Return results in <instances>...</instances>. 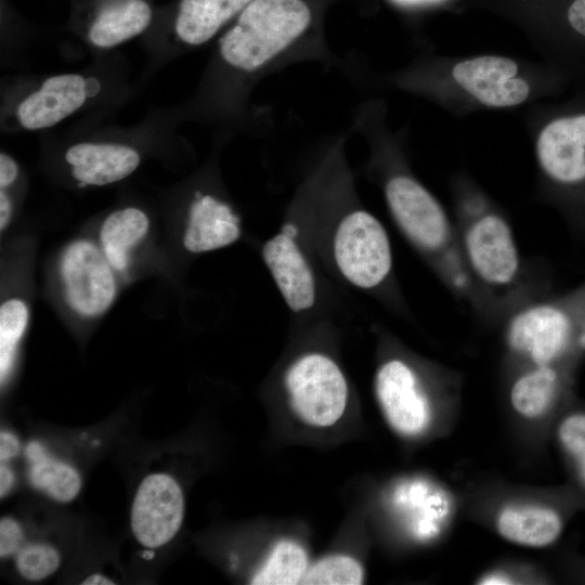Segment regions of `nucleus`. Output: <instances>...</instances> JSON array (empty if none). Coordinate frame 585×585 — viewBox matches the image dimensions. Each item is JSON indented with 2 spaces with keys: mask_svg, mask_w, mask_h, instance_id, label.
I'll return each instance as SVG.
<instances>
[{
  "mask_svg": "<svg viewBox=\"0 0 585 585\" xmlns=\"http://www.w3.org/2000/svg\"><path fill=\"white\" fill-rule=\"evenodd\" d=\"M340 65L307 0H252L222 31L216 51V103L246 108L257 84L291 65Z\"/></svg>",
  "mask_w": 585,
  "mask_h": 585,
  "instance_id": "1",
  "label": "nucleus"
},
{
  "mask_svg": "<svg viewBox=\"0 0 585 585\" xmlns=\"http://www.w3.org/2000/svg\"><path fill=\"white\" fill-rule=\"evenodd\" d=\"M506 338L512 351L534 365H557L585 351V283L563 297L517 312Z\"/></svg>",
  "mask_w": 585,
  "mask_h": 585,
  "instance_id": "2",
  "label": "nucleus"
},
{
  "mask_svg": "<svg viewBox=\"0 0 585 585\" xmlns=\"http://www.w3.org/2000/svg\"><path fill=\"white\" fill-rule=\"evenodd\" d=\"M294 412L307 424L328 427L342 416L348 387L338 365L323 354L297 360L285 378Z\"/></svg>",
  "mask_w": 585,
  "mask_h": 585,
  "instance_id": "3",
  "label": "nucleus"
},
{
  "mask_svg": "<svg viewBox=\"0 0 585 585\" xmlns=\"http://www.w3.org/2000/svg\"><path fill=\"white\" fill-rule=\"evenodd\" d=\"M334 251L340 272L361 288L379 285L392 266L387 232L380 221L365 210H354L341 220Z\"/></svg>",
  "mask_w": 585,
  "mask_h": 585,
  "instance_id": "4",
  "label": "nucleus"
},
{
  "mask_svg": "<svg viewBox=\"0 0 585 585\" xmlns=\"http://www.w3.org/2000/svg\"><path fill=\"white\" fill-rule=\"evenodd\" d=\"M115 272L101 247L87 239L72 242L60 260V274L69 308L84 317L104 313L117 294Z\"/></svg>",
  "mask_w": 585,
  "mask_h": 585,
  "instance_id": "5",
  "label": "nucleus"
},
{
  "mask_svg": "<svg viewBox=\"0 0 585 585\" xmlns=\"http://www.w3.org/2000/svg\"><path fill=\"white\" fill-rule=\"evenodd\" d=\"M389 209L401 230L416 245L439 251L450 245L448 219L432 194L406 174L391 177L385 185Z\"/></svg>",
  "mask_w": 585,
  "mask_h": 585,
  "instance_id": "6",
  "label": "nucleus"
},
{
  "mask_svg": "<svg viewBox=\"0 0 585 585\" xmlns=\"http://www.w3.org/2000/svg\"><path fill=\"white\" fill-rule=\"evenodd\" d=\"M463 246L470 270L482 283L502 287L518 276V247L500 216L487 213L473 220L464 232Z\"/></svg>",
  "mask_w": 585,
  "mask_h": 585,
  "instance_id": "7",
  "label": "nucleus"
},
{
  "mask_svg": "<svg viewBox=\"0 0 585 585\" xmlns=\"http://www.w3.org/2000/svg\"><path fill=\"white\" fill-rule=\"evenodd\" d=\"M183 512V494L177 481L165 473L150 474L142 481L133 500V534L143 546H162L179 531Z\"/></svg>",
  "mask_w": 585,
  "mask_h": 585,
  "instance_id": "8",
  "label": "nucleus"
},
{
  "mask_svg": "<svg viewBox=\"0 0 585 585\" xmlns=\"http://www.w3.org/2000/svg\"><path fill=\"white\" fill-rule=\"evenodd\" d=\"M376 395L388 424L406 437L424 432L431 420L430 402L414 370L400 360L380 366Z\"/></svg>",
  "mask_w": 585,
  "mask_h": 585,
  "instance_id": "9",
  "label": "nucleus"
},
{
  "mask_svg": "<svg viewBox=\"0 0 585 585\" xmlns=\"http://www.w3.org/2000/svg\"><path fill=\"white\" fill-rule=\"evenodd\" d=\"M74 15L88 40L101 49L143 34L155 18L151 0H74Z\"/></svg>",
  "mask_w": 585,
  "mask_h": 585,
  "instance_id": "10",
  "label": "nucleus"
},
{
  "mask_svg": "<svg viewBox=\"0 0 585 585\" xmlns=\"http://www.w3.org/2000/svg\"><path fill=\"white\" fill-rule=\"evenodd\" d=\"M98 87V81L78 74L52 76L18 104V123L26 130L53 127L78 110Z\"/></svg>",
  "mask_w": 585,
  "mask_h": 585,
  "instance_id": "11",
  "label": "nucleus"
},
{
  "mask_svg": "<svg viewBox=\"0 0 585 585\" xmlns=\"http://www.w3.org/2000/svg\"><path fill=\"white\" fill-rule=\"evenodd\" d=\"M518 65L503 56H479L456 64L452 70L455 81L487 106L506 107L522 103L530 88L516 77Z\"/></svg>",
  "mask_w": 585,
  "mask_h": 585,
  "instance_id": "12",
  "label": "nucleus"
},
{
  "mask_svg": "<svg viewBox=\"0 0 585 585\" xmlns=\"http://www.w3.org/2000/svg\"><path fill=\"white\" fill-rule=\"evenodd\" d=\"M536 148L540 165L551 180L570 187L585 185V115L548 123Z\"/></svg>",
  "mask_w": 585,
  "mask_h": 585,
  "instance_id": "13",
  "label": "nucleus"
},
{
  "mask_svg": "<svg viewBox=\"0 0 585 585\" xmlns=\"http://www.w3.org/2000/svg\"><path fill=\"white\" fill-rule=\"evenodd\" d=\"M252 0H178L166 24L185 47L206 44L226 28Z\"/></svg>",
  "mask_w": 585,
  "mask_h": 585,
  "instance_id": "14",
  "label": "nucleus"
},
{
  "mask_svg": "<svg viewBox=\"0 0 585 585\" xmlns=\"http://www.w3.org/2000/svg\"><path fill=\"white\" fill-rule=\"evenodd\" d=\"M240 235L239 220L221 198L197 192L192 199L183 234V245L199 253L229 246Z\"/></svg>",
  "mask_w": 585,
  "mask_h": 585,
  "instance_id": "15",
  "label": "nucleus"
},
{
  "mask_svg": "<svg viewBox=\"0 0 585 585\" xmlns=\"http://www.w3.org/2000/svg\"><path fill=\"white\" fill-rule=\"evenodd\" d=\"M65 160L78 182L103 186L133 173L141 156L135 148L126 144L81 142L68 147Z\"/></svg>",
  "mask_w": 585,
  "mask_h": 585,
  "instance_id": "16",
  "label": "nucleus"
},
{
  "mask_svg": "<svg viewBox=\"0 0 585 585\" xmlns=\"http://www.w3.org/2000/svg\"><path fill=\"white\" fill-rule=\"evenodd\" d=\"M263 258L288 307L296 312L311 308L314 278L294 237L282 232L271 238L263 247Z\"/></svg>",
  "mask_w": 585,
  "mask_h": 585,
  "instance_id": "17",
  "label": "nucleus"
},
{
  "mask_svg": "<svg viewBox=\"0 0 585 585\" xmlns=\"http://www.w3.org/2000/svg\"><path fill=\"white\" fill-rule=\"evenodd\" d=\"M496 525L504 538L528 547L548 546L562 531V521L556 510L535 505L505 507L497 517Z\"/></svg>",
  "mask_w": 585,
  "mask_h": 585,
  "instance_id": "18",
  "label": "nucleus"
},
{
  "mask_svg": "<svg viewBox=\"0 0 585 585\" xmlns=\"http://www.w3.org/2000/svg\"><path fill=\"white\" fill-rule=\"evenodd\" d=\"M150 219L136 207H125L109 213L103 221L100 247L116 272H123L132 249L147 235Z\"/></svg>",
  "mask_w": 585,
  "mask_h": 585,
  "instance_id": "19",
  "label": "nucleus"
},
{
  "mask_svg": "<svg viewBox=\"0 0 585 585\" xmlns=\"http://www.w3.org/2000/svg\"><path fill=\"white\" fill-rule=\"evenodd\" d=\"M561 386L562 375L557 365H534L514 382L510 390L511 405L525 418H538L552 405Z\"/></svg>",
  "mask_w": 585,
  "mask_h": 585,
  "instance_id": "20",
  "label": "nucleus"
},
{
  "mask_svg": "<svg viewBox=\"0 0 585 585\" xmlns=\"http://www.w3.org/2000/svg\"><path fill=\"white\" fill-rule=\"evenodd\" d=\"M27 456L31 463L29 479L34 486L60 502H69L77 496L81 480L74 468L52 459L36 442L28 445Z\"/></svg>",
  "mask_w": 585,
  "mask_h": 585,
  "instance_id": "21",
  "label": "nucleus"
},
{
  "mask_svg": "<svg viewBox=\"0 0 585 585\" xmlns=\"http://www.w3.org/2000/svg\"><path fill=\"white\" fill-rule=\"evenodd\" d=\"M309 568L306 550L298 543L283 540L275 544L251 584L294 585L301 581Z\"/></svg>",
  "mask_w": 585,
  "mask_h": 585,
  "instance_id": "22",
  "label": "nucleus"
},
{
  "mask_svg": "<svg viewBox=\"0 0 585 585\" xmlns=\"http://www.w3.org/2000/svg\"><path fill=\"white\" fill-rule=\"evenodd\" d=\"M29 322V308L25 300L11 298L0 307V375L3 382L11 373L18 342Z\"/></svg>",
  "mask_w": 585,
  "mask_h": 585,
  "instance_id": "23",
  "label": "nucleus"
},
{
  "mask_svg": "<svg viewBox=\"0 0 585 585\" xmlns=\"http://www.w3.org/2000/svg\"><path fill=\"white\" fill-rule=\"evenodd\" d=\"M364 572L359 561L343 555L328 556L310 566L301 581L307 585H359Z\"/></svg>",
  "mask_w": 585,
  "mask_h": 585,
  "instance_id": "24",
  "label": "nucleus"
},
{
  "mask_svg": "<svg viewBox=\"0 0 585 585\" xmlns=\"http://www.w3.org/2000/svg\"><path fill=\"white\" fill-rule=\"evenodd\" d=\"M16 566L25 578L38 581L49 576L58 568L60 556L49 545L30 544L18 550Z\"/></svg>",
  "mask_w": 585,
  "mask_h": 585,
  "instance_id": "25",
  "label": "nucleus"
},
{
  "mask_svg": "<svg viewBox=\"0 0 585 585\" xmlns=\"http://www.w3.org/2000/svg\"><path fill=\"white\" fill-rule=\"evenodd\" d=\"M558 435L564 450L575 460L585 483V414H573L564 418Z\"/></svg>",
  "mask_w": 585,
  "mask_h": 585,
  "instance_id": "26",
  "label": "nucleus"
},
{
  "mask_svg": "<svg viewBox=\"0 0 585 585\" xmlns=\"http://www.w3.org/2000/svg\"><path fill=\"white\" fill-rule=\"evenodd\" d=\"M23 534L20 524L10 518L0 522V556L10 557L18 552L22 546Z\"/></svg>",
  "mask_w": 585,
  "mask_h": 585,
  "instance_id": "27",
  "label": "nucleus"
},
{
  "mask_svg": "<svg viewBox=\"0 0 585 585\" xmlns=\"http://www.w3.org/2000/svg\"><path fill=\"white\" fill-rule=\"evenodd\" d=\"M18 166L16 161L6 153L0 154V187L6 190L18 177Z\"/></svg>",
  "mask_w": 585,
  "mask_h": 585,
  "instance_id": "28",
  "label": "nucleus"
},
{
  "mask_svg": "<svg viewBox=\"0 0 585 585\" xmlns=\"http://www.w3.org/2000/svg\"><path fill=\"white\" fill-rule=\"evenodd\" d=\"M572 28L585 37V0H574L568 11Z\"/></svg>",
  "mask_w": 585,
  "mask_h": 585,
  "instance_id": "29",
  "label": "nucleus"
},
{
  "mask_svg": "<svg viewBox=\"0 0 585 585\" xmlns=\"http://www.w3.org/2000/svg\"><path fill=\"white\" fill-rule=\"evenodd\" d=\"M20 451V443L17 439L9 433L1 432L0 434V458L2 461L14 457Z\"/></svg>",
  "mask_w": 585,
  "mask_h": 585,
  "instance_id": "30",
  "label": "nucleus"
},
{
  "mask_svg": "<svg viewBox=\"0 0 585 585\" xmlns=\"http://www.w3.org/2000/svg\"><path fill=\"white\" fill-rule=\"evenodd\" d=\"M13 217V202L5 190L0 191V230L8 227Z\"/></svg>",
  "mask_w": 585,
  "mask_h": 585,
  "instance_id": "31",
  "label": "nucleus"
},
{
  "mask_svg": "<svg viewBox=\"0 0 585 585\" xmlns=\"http://www.w3.org/2000/svg\"><path fill=\"white\" fill-rule=\"evenodd\" d=\"M0 494L1 497H3L8 491L11 489L13 483V473L12 471L6 467L1 465L0 468Z\"/></svg>",
  "mask_w": 585,
  "mask_h": 585,
  "instance_id": "32",
  "label": "nucleus"
},
{
  "mask_svg": "<svg viewBox=\"0 0 585 585\" xmlns=\"http://www.w3.org/2000/svg\"><path fill=\"white\" fill-rule=\"evenodd\" d=\"M480 584H509L511 583L510 578L508 576H506L505 574L503 573H499V572H493V573H490L487 574L486 576H484L481 582H479Z\"/></svg>",
  "mask_w": 585,
  "mask_h": 585,
  "instance_id": "33",
  "label": "nucleus"
},
{
  "mask_svg": "<svg viewBox=\"0 0 585 585\" xmlns=\"http://www.w3.org/2000/svg\"><path fill=\"white\" fill-rule=\"evenodd\" d=\"M81 584L83 585H102V584H114L109 578L105 577L102 574L95 573L88 576Z\"/></svg>",
  "mask_w": 585,
  "mask_h": 585,
  "instance_id": "34",
  "label": "nucleus"
},
{
  "mask_svg": "<svg viewBox=\"0 0 585 585\" xmlns=\"http://www.w3.org/2000/svg\"><path fill=\"white\" fill-rule=\"evenodd\" d=\"M393 1L401 5H420V4L434 2L438 0H393Z\"/></svg>",
  "mask_w": 585,
  "mask_h": 585,
  "instance_id": "35",
  "label": "nucleus"
}]
</instances>
